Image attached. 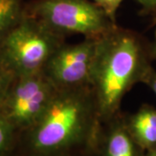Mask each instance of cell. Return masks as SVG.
<instances>
[{"label": "cell", "instance_id": "obj_6", "mask_svg": "<svg viewBox=\"0 0 156 156\" xmlns=\"http://www.w3.org/2000/svg\"><path fill=\"white\" fill-rule=\"evenodd\" d=\"M97 41L84 38L74 44L63 43L51 56L43 72L57 89L89 86Z\"/></svg>", "mask_w": 156, "mask_h": 156}, {"label": "cell", "instance_id": "obj_16", "mask_svg": "<svg viewBox=\"0 0 156 156\" xmlns=\"http://www.w3.org/2000/svg\"><path fill=\"white\" fill-rule=\"evenodd\" d=\"M145 156H156V145L151 149L147 150V154Z\"/></svg>", "mask_w": 156, "mask_h": 156}, {"label": "cell", "instance_id": "obj_11", "mask_svg": "<svg viewBox=\"0 0 156 156\" xmlns=\"http://www.w3.org/2000/svg\"><path fill=\"white\" fill-rule=\"evenodd\" d=\"M16 76L14 74L0 62V109L4 105L6 96Z\"/></svg>", "mask_w": 156, "mask_h": 156}, {"label": "cell", "instance_id": "obj_2", "mask_svg": "<svg viewBox=\"0 0 156 156\" xmlns=\"http://www.w3.org/2000/svg\"><path fill=\"white\" fill-rule=\"evenodd\" d=\"M100 122L89 86L57 89L43 115L27 130L29 148L35 156H56L92 144Z\"/></svg>", "mask_w": 156, "mask_h": 156}, {"label": "cell", "instance_id": "obj_13", "mask_svg": "<svg viewBox=\"0 0 156 156\" xmlns=\"http://www.w3.org/2000/svg\"><path fill=\"white\" fill-rule=\"evenodd\" d=\"M143 83L150 88L156 95V71L151 68L143 80Z\"/></svg>", "mask_w": 156, "mask_h": 156}, {"label": "cell", "instance_id": "obj_10", "mask_svg": "<svg viewBox=\"0 0 156 156\" xmlns=\"http://www.w3.org/2000/svg\"><path fill=\"white\" fill-rule=\"evenodd\" d=\"M16 128L0 110V156H5L11 150Z\"/></svg>", "mask_w": 156, "mask_h": 156}, {"label": "cell", "instance_id": "obj_5", "mask_svg": "<svg viewBox=\"0 0 156 156\" xmlns=\"http://www.w3.org/2000/svg\"><path fill=\"white\" fill-rule=\"evenodd\" d=\"M56 90L44 72L16 77L0 110L17 130L27 131L45 111Z\"/></svg>", "mask_w": 156, "mask_h": 156}, {"label": "cell", "instance_id": "obj_9", "mask_svg": "<svg viewBox=\"0 0 156 156\" xmlns=\"http://www.w3.org/2000/svg\"><path fill=\"white\" fill-rule=\"evenodd\" d=\"M23 0H0V43L24 15Z\"/></svg>", "mask_w": 156, "mask_h": 156}, {"label": "cell", "instance_id": "obj_4", "mask_svg": "<svg viewBox=\"0 0 156 156\" xmlns=\"http://www.w3.org/2000/svg\"><path fill=\"white\" fill-rule=\"evenodd\" d=\"M24 12L56 35H83L99 39L116 25L101 7L89 0H33Z\"/></svg>", "mask_w": 156, "mask_h": 156}, {"label": "cell", "instance_id": "obj_14", "mask_svg": "<svg viewBox=\"0 0 156 156\" xmlns=\"http://www.w3.org/2000/svg\"><path fill=\"white\" fill-rule=\"evenodd\" d=\"M147 13L156 11V0H135Z\"/></svg>", "mask_w": 156, "mask_h": 156}, {"label": "cell", "instance_id": "obj_7", "mask_svg": "<svg viewBox=\"0 0 156 156\" xmlns=\"http://www.w3.org/2000/svg\"><path fill=\"white\" fill-rule=\"evenodd\" d=\"M125 122L141 149L149 150L156 145V108L154 107L141 106Z\"/></svg>", "mask_w": 156, "mask_h": 156}, {"label": "cell", "instance_id": "obj_1", "mask_svg": "<svg viewBox=\"0 0 156 156\" xmlns=\"http://www.w3.org/2000/svg\"><path fill=\"white\" fill-rule=\"evenodd\" d=\"M151 69L142 42L136 33L115 26L97 41L89 87L101 121L116 115L124 95L143 83Z\"/></svg>", "mask_w": 156, "mask_h": 156}, {"label": "cell", "instance_id": "obj_12", "mask_svg": "<svg viewBox=\"0 0 156 156\" xmlns=\"http://www.w3.org/2000/svg\"><path fill=\"white\" fill-rule=\"evenodd\" d=\"M101 7L113 22L116 23V12L124 0H92Z\"/></svg>", "mask_w": 156, "mask_h": 156}, {"label": "cell", "instance_id": "obj_15", "mask_svg": "<svg viewBox=\"0 0 156 156\" xmlns=\"http://www.w3.org/2000/svg\"><path fill=\"white\" fill-rule=\"evenodd\" d=\"M151 54L152 56L156 60V30L155 33H154V43L152 45V49H151Z\"/></svg>", "mask_w": 156, "mask_h": 156}, {"label": "cell", "instance_id": "obj_8", "mask_svg": "<svg viewBox=\"0 0 156 156\" xmlns=\"http://www.w3.org/2000/svg\"><path fill=\"white\" fill-rule=\"evenodd\" d=\"M140 149L126 122L122 121L112 124L102 141V156H140Z\"/></svg>", "mask_w": 156, "mask_h": 156}, {"label": "cell", "instance_id": "obj_3", "mask_svg": "<svg viewBox=\"0 0 156 156\" xmlns=\"http://www.w3.org/2000/svg\"><path fill=\"white\" fill-rule=\"evenodd\" d=\"M64 37L52 32L24 12L22 19L0 43V62L16 77L43 72Z\"/></svg>", "mask_w": 156, "mask_h": 156}]
</instances>
